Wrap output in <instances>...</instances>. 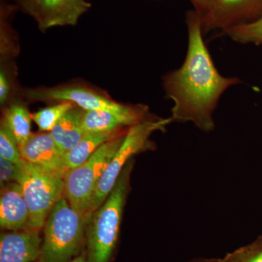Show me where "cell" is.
Listing matches in <instances>:
<instances>
[{"mask_svg":"<svg viewBox=\"0 0 262 262\" xmlns=\"http://www.w3.org/2000/svg\"><path fill=\"white\" fill-rule=\"evenodd\" d=\"M262 15V0H213L211 9L201 22L204 34H220L236 26L253 21Z\"/></svg>","mask_w":262,"mask_h":262,"instance_id":"8","label":"cell"},{"mask_svg":"<svg viewBox=\"0 0 262 262\" xmlns=\"http://www.w3.org/2000/svg\"><path fill=\"white\" fill-rule=\"evenodd\" d=\"M194 7V10L201 18V22L209 13L213 0H189Z\"/></svg>","mask_w":262,"mask_h":262,"instance_id":"22","label":"cell"},{"mask_svg":"<svg viewBox=\"0 0 262 262\" xmlns=\"http://www.w3.org/2000/svg\"><path fill=\"white\" fill-rule=\"evenodd\" d=\"M32 120L28 110L23 105L15 103L5 110L2 123L8 127L20 147L32 135Z\"/></svg>","mask_w":262,"mask_h":262,"instance_id":"16","label":"cell"},{"mask_svg":"<svg viewBox=\"0 0 262 262\" xmlns=\"http://www.w3.org/2000/svg\"><path fill=\"white\" fill-rule=\"evenodd\" d=\"M26 96L33 101L58 103L67 101L84 111L103 110L127 113L135 111L140 106V105H125L117 103L96 91L80 86L31 90L26 92Z\"/></svg>","mask_w":262,"mask_h":262,"instance_id":"7","label":"cell"},{"mask_svg":"<svg viewBox=\"0 0 262 262\" xmlns=\"http://www.w3.org/2000/svg\"><path fill=\"white\" fill-rule=\"evenodd\" d=\"M217 262H218V261H217Z\"/></svg>","mask_w":262,"mask_h":262,"instance_id":"27","label":"cell"},{"mask_svg":"<svg viewBox=\"0 0 262 262\" xmlns=\"http://www.w3.org/2000/svg\"><path fill=\"white\" fill-rule=\"evenodd\" d=\"M188 47L184 63L163 79L167 97L173 102V122H192L204 132L215 127L213 113L224 93L241 83L237 77H225L217 70L203 39L201 18L194 10L186 16Z\"/></svg>","mask_w":262,"mask_h":262,"instance_id":"1","label":"cell"},{"mask_svg":"<svg viewBox=\"0 0 262 262\" xmlns=\"http://www.w3.org/2000/svg\"><path fill=\"white\" fill-rule=\"evenodd\" d=\"M75 106V104L67 101L59 102L33 114L32 120L42 132H51L61 117Z\"/></svg>","mask_w":262,"mask_h":262,"instance_id":"18","label":"cell"},{"mask_svg":"<svg viewBox=\"0 0 262 262\" xmlns=\"http://www.w3.org/2000/svg\"><path fill=\"white\" fill-rule=\"evenodd\" d=\"M10 94V84L4 70L0 71V103L4 104L8 100Z\"/></svg>","mask_w":262,"mask_h":262,"instance_id":"23","label":"cell"},{"mask_svg":"<svg viewBox=\"0 0 262 262\" xmlns=\"http://www.w3.org/2000/svg\"><path fill=\"white\" fill-rule=\"evenodd\" d=\"M234 42L242 44H262V15L248 23L236 26L221 33Z\"/></svg>","mask_w":262,"mask_h":262,"instance_id":"17","label":"cell"},{"mask_svg":"<svg viewBox=\"0 0 262 262\" xmlns=\"http://www.w3.org/2000/svg\"><path fill=\"white\" fill-rule=\"evenodd\" d=\"M42 241L30 228L10 231L0 237V262H34L40 257Z\"/></svg>","mask_w":262,"mask_h":262,"instance_id":"10","label":"cell"},{"mask_svg":"<svg viewBox=\"0 0 262 262\" xmlns=\"http://www.w3.org/2000/svg\"><path fill=\"white\" fill-rule=\"evenodd\" d=\"M218 262H262V248H244L237 250Z\"/></svg>","mask_w":262,"mask_h":262,"instance_id":"20","label":"cell"},{"mask_svg":"<svg viewBox=\"0 0 262 262\" xmlns=\"http://www.w3.org/2000/svg\"><path fill=\"white\" fill-rule=\"evenodd\" d=\"M22 158L48 173L64 176L65 153L57 145L49 132L32 134L20 147Z\"/></svg>","mask_w":262,"mask_h":262,"instance_id":"9","label":"cell"},{"mask_svg":"<svg viewBox=\"0 0 262 262\" xmlns=\"http://www.w3.org/2000/svg\"><path fill=\"white\" fill-rule=\"evenodd\" d=\"M17 183L28 207V228L39 232L54 206L64 198V180L58 174L48 173L23 160Z\"/></svg>","mask_w":262,"mask_h":262,"instance_id":"5","label":"cell"},{"mask_svg":"<svg viewBox=\"0 0 262 262\" xmlns=\"http://www.w3.org/2000/svg\"><path fill=\"white\" fill-rule=\"evenodd\" d=\"M0 158L15 163H20L23 160L16 139L3 123L0 127Z\"/></svg>","mask_w":262,"mask_h":262,"instance_id":"19","label":"cell"},{"mask_svg":"<svg viewBox=\"0 0 262 262\" xmlns=\"http://www.w3.org/2000/svg\"><path fill=\"white\" fill-rule=\"evenodd\" d=\"M131 160L104 203L91 217L87 232L88 262H110L116 247L122 211L130 189Z\"/></svg>","mask_w":262,"mask_h":262,"instance_id":"2","label":"cell"},{"mask_svg":"<svg viewBox=\"0 0 262 262\" xmlns=\"http://www.w3.org/2000/svg\"><path fill=\"white\" fill-rule=\"evenodd\" d=\"M84 113V110L77 106L71 108L49 132L64 153L76 145L85 134L82 127Z\"/></svg>","mask_w":262,"mask_h":262,"instance_id":"15","label":"cell"},{"mask_svg":"<svg viewBox=\"0 0 262 262\" xmlns=\"http://www.w3.org/2000/svg\"><path fill=\"white\" fill-rule=\"evenodd\" d=\"M29 1L32 3L34 5H36L38 8L39 5H41V3H42V0H29Z\"/></svg>","mask_w":262,"mask_h":262,"instance_id":"25","label":"cell"},{"mask_svg":"<svg viewBox=\"0 0 262 262\" xmlns=\"http://www.w3.org/2000/svg\"><path fill=\"white\" fill-rule=\"evenodd\" d=\"M172 122L173 120L171 117H149L144 121L129 127L121 146L105 169L96 186L91 201L88 221L90 220L94 212L97 211L98 208L106 201L116 184L122 170L132 160L133 157L154 147L150 137L156 131L163 130Z\"/></svg>","mask_w":262,"mask_h":262,"instance_id":"4","label":"cell"},{"mask_svg":"<svg viewBox=\"0 0 262 262\" xmlns=\"http://www.w3.org/2000/svg\"><path fill=\"white\" fill-rule=\"evenodd\" d=\"M35 262H42V261H41L40 259H39V261H35Z\"/></svg>","mask_w":262,"mask_h":262,"instance_id":"26","label":"cell"},{"mask_svg":"<svg viewBox=\"0 0 262 262\" xmlns=\"http://www.w3.org/2000/svg\"><path fill=\"white\" fill-rule=\"evenodd\" d=\"M20 173V163H15L0 158V184L1 187L16 182Z\"/></svg>","mask_w":262,"mask_h":262,"instance_id":"21","label":"cell"},{"mask_svg":"<svg viewBox=\"0 0 262 262\" xmlns=\"http://www.w3.org/2000/svg\"><path fill=\"white\" fill-rule=\"evenodd\" d=\"M125 134L103 144L84 163L68 170L63 176L64 198L71 206L83 215L86 222L96 186L121 146Z\"/></svg>","mask_w":262,"mask_h":262,"instance_id":"6","label":"cell"},{"mask_svg":"<svg viewBox=\"0 0 262 262\" xmlns=\"http://www.w3.org/2000/svg\"><path fill=\"white\" fill-rule=\"evenodd\" d=\"M127 130L128 128L112 132L84 134L76 145L65 153V173L71 169L84 163L103 144L118 136L124 135L126 134Z\"/></svg>","mask_w":262,"mask_h":262,"instance_id":"14","label":"cell"},{"mask_svg":"<svg viewBox=\"0 0 262 262\" xmlns=\"http://www.w3.org/2000/svg\"><path fill=\"white\" fill-rule=\"evenodd\" d=\"M85 218L65 198L52 209L44 226L39 259L42 262H68L82 245Z\"/></svg>","mask_w":262,"mask_h":262,"instance_id":"3","label":"cell"},{"mask_svg":"<svg viewBox=\"0 0 262 262\" xmlns=\"http://www.w3.org/2000/svg\"><path fill=\"white\" fill-rule=\"evenodd\" d=\"M91 7L86 0H42L37 8L39 28L75 25Z\"/></svg>","mask_w":262,"mask_h":262,"instance_id":"11","label":"cell"},{"mask_svg":"<svg viewBox=\"0 0 262 262\" xmlns=\"http://www.w3.org/2000/svg\"><path fill=\"white\" fill-rule=\"evenodd\" d=\"M68 262H88V259H86L85 256L81 255V256H77L73 259H71Z\"/></svg>","mask_w":262,"mask_h":262,"instance_id":"24","label":"cell"},{"mask_svg":"<svg viewBox=\"0 0 262 262\" xmlns=\"http://www.w3.org/2000/svg\"><path fill=\"white\" fill-rule=\"evenodd\" d=\"M28 207L17 182H12L1 187L0 196V226L8 231L28 228Z\"/></svg>","mask_w":262,"mask_h":262,"instance_id":"13","label":"cell"},{"mask_svg":"<svg viewBox=\"0 0 262 262\" xmlns=\"http://www.w3.org/2000/svg\"><path fill=\"white\" fill-rule=\"evenodd\" d=\"M148 108L140 105L135 111L127 113L103 110L84 111L82 127L85 134L106 133L129 128L149 118Z\"/></svg>","mask_w":262,"mask_h":262,"instance_id":"12","label":"cell"}]
</instances>
